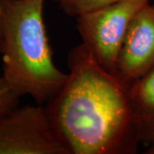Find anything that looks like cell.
Segmentation results:
<instances>
[{
  "label": "cell",
  "instance_id": "cell-6",
  "mask_svg": "<svg viewBox=\"0 0 154 154\" xmlns=\"http://www.w3.org/2000/svg\"><path fill=\"white\" fill-rule=\"evenodd\" d=\"M128 97L135 115L154 116V67L128 85Z\"/></svg>",
  "mask_w": 154,
  "mask_h": 154
},
{
  "label": "cell",
  "instance_id": "cell-5",
  "mask_svg": "<svg viewBox=\"0 0 154 154\" xmlns=\"http://www.w3.org/2000/svg\"><path fill=\"white\" fill-rule=\"evenodd\" d=\"M154 67V3L134 16L122 46L116 75L129 85Z\"/></svg>",
  "mask_w": 154,
  "mask_h": 154
},
{
  "label": "cell",
  "instance_id": "cell-8",
  "mask_svg": "<svg viewBox=\"0 0 154 154\" xmlns=\"http://www.w3.org/2000/svg\"><path fill=\"white\" fill-rule=\"evenodd\" d=\"M22 96L7 83L4 77L0 76V116L4 115L18 106Z\"/></svg>",
  "mask_w": 154,
  "mask_h": 154
},
{
  "label": "cell",
  "instance_id": "cell-7",
  "mask_svg": "<svg viewBox=\"0 0 154 154\" xmlns=\"http://www.w3.org/2000/svg\"><path fill=\"white\" fill-rule=\"evenodd\" d=\"M61 10L69 17H76L98 11L121 0H55Z\"/></svg>",
  "mask_w": 154,
  "mask_h": 154
},
{
  "label": "cell",
  "instance_id": "cell-1",
  "mask_svg": "<svg viewBox=\"0 0 154 154\" xmlns=\"http://www.w3.org/2000/svg\"><path fill=\"white\" fill-rule=\"evenodd\" d=\"M66 82L45 105L70 154H133L140 143L128 86L81 43L68 56Z\"/></svg>",
  "mask_w": 154,
  "mask_h": 154
},
{
  "label": "cell",
  "instance_id": "cell-2",
  "mask_svg": "<svg viewBox=\"0 0 154 154\" xmlns=\"http://www.w3.org/2000/svg\"><path fill=\"white\" fill-rule=\"evenodd\" d=\"M45 0H0L2 76L21 96L46 105L68 73L56 66L44 20Z\"/></svg>",
  "mask_w": 154,
  "mask_h": 154
},
{
  "label": "cell",
  "instance_id": "cell-9",
  "mask_svg": "<svg viewBox=\"0 0 154 154\" xmlns=\"http://www.w3.org/2000/svg\"><path fill=\"white\" fill-rule=\"evenodd\" d=\"M137 124L140 142H154V116H137Z\"/></svg>",
  "mask_w": 154,
  "mask_h": 154
},
{
  "label": "cell",
  "instance_id": "cell-3",
  "mask_svg": "<svg viewBox=\"0 0 154 154\" xmlns=\"http://www.w3.org/2000/svg\"><path fill=\"white\" fill-rule=\"evenodd\" d=\"M151 0H121L76 17L82 43L105 70L116 75L122 46L134 16Z\"/></svg>",
  "mask_w": 154,
  "mask_h": 154
},
{
  "label": "cell",
  "instance_id": "cell-4",
  "mask_svg": "<svg viewBox=\"0 0 154 154\" xmlns=\"http://www.w3.org/2000/svg\"><path fill=\"white\" fill-rule=\"evenodd\" d=\"M0 154H70L45 105H28L0 116Z\"/></svg>",
  "mask_w": 154,
  "mask_h": 154
}]
</instances>
